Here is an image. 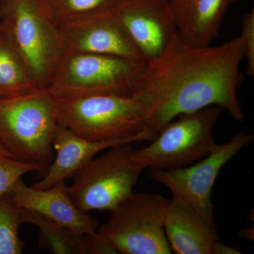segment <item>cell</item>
<instances>
[{
	"label": "cell",
	"mask_w": 254,
	"mask_h": 254,
	"mask_svg": "<svg viewBox=\"0 0 254 254\" xmlns=\"http://www.w3.org/2000/svg\"><path fill=\"white\" fill-rule=\"evenodd\" d=\"M179 38L193 46H208L218 38L230 6L240 0H167Z\"/></svg>",
	"instance_id": "obj_14"
},
{
	"label": "cell",
	"mask_w": 254,
	"mask_h": 254,
	"mask_svg": "<svg viewBox=\"0 0 254 254\" xmlns=\"http://www.w3.org/2000/svg\"><path fill=\"white\" fill-rule=\"evenodd\" d=\"M0 1H1V0H0Z\"/></svg>",
	"instance_id": "obj_25"
},
{
	"label": "cell",
	"mask_w": 254,
	"mask_h": 254,
	"mask_svg": "<svg viewBox=\"0 0 254 254\" xmlns=\"http://www.w3.org/2000/svg\"><path fill=\"white\" fill-rule=\"evenodd\" d=\"M131 144L112 147L73 175L68 193L81 212H110L133 193L145 168L133 158Z\"/></svg>",
	"instance_id": "obj_6"
},
{
	"label": "cell",
	"mask_w": 254,
	"mask_h": 254,
	"mask_svg": "<svg viewBox=\"0 0 254 254\" xmlns=\"http://www.w3.org/2000/svg\"><path fill=\"white\" fill-rule=\"evenodd\" d=\"M134 143L132 140L96 141L86 139L58 123L53 138L56 156L41 181L32 185L38 190H47L55 184L66 181L100 152L117 145Z\"/></svg>",
	"instance_id": "obj_15"
},
{
	"label": "cell",
	"mask_w": 254,
	"mask_h": 254,
	"mask_svg": "<svg viewBox=\"0 0 254 254\" xmlns=\"http://www.w3.org/2000/svg\"><path fill=\"white\" fill-rule=\"evenodd\" d=\"M0 25L36 86L48 87L66 50L43 1L1 0Z\"/></svg>",
	"instance_id": "obj_4"
},
{
	"label": "cell",
	"mask_w": 254,
	"mask_h": 254,
	"mask_svg": "<svg viewBox=\"0 0 254 254\" xmlns=\"http://www.w3.org/2000/svg\"><path fill=\"white\" fill-rule=\"evenodd\" d=\"M38 88L0 25V97L24 94Z\"/></svg>",
	"instance_id": "obj_17"
},
{
	"label": "cell",
	"mask_w": 254,
	"mask_h": 254,
	"mask_svg": "<svg viewBox=\"0 0 254 254\" xmlns=\"http://www.w3.org/2000/svg\"><path fill=\"white\" fill-rule=\"evenodd\" d=\"M65 50L146 63L110 10L71 18L58 26Z\"/></svg>",
	"instance_id": "obj_10"
},
{
	"label": "cell",
	"mask_w": 254,
	"mask_h": 254,
	"mask_svg": "<svg viewBox=\"0 0 254 254\" xmlns=\"http://www.w3.org/2000/svg\"><path fill=\"white\" fill-rule=\"evenodd\" d=\"M244 55L240 36L218 46L198 47L187 44L177 33L160 56L146 63L133 94L144 103L148 128L158 134L177 117L211 106L243 122L237 89Z\"/></svg>",
	"instance_id": "obj_1"
},
{
	"label": "cell",
	"mask_w": 254,
	"mask_h": 254,
	"mask_svg": "<svg viewBox=\"0 0 254 254\" xmlns=\"http://www.w3.org/2000/svg\"><path fill=\"white\" fill-rule=\"evenodd\" d=\"M170 199L156 193H134L110 211L97 232L118 254H170L164 216Z\"/></svg>",
	"instance_id": "obj_7"
},
{
	"label": "cell",
	"mask_w": 254,
	"mask_h": 254,
	"mask_svg": "<svg viewBox=\"0 0 254 254\" xmlns=\"http://www.w3.org/2000/svg\"><path fill=\"white\" fill-rule=\"evenodd\" d=\"M10 195L20 208L41 214L80 235L93 233L100 226L97 220L75 205L65 181L47 190H38L27 186L21 179Z\"/></svg>",
	"instance_id": "obj_12"
},
{
	"label": "cell",
	"mask_w": 254,
	"mask_h": 254,
	"mask_svg": "<svg viewBox=\"0 0 254 254\" xmlns=\"http://www.w3.org/2000/svg\"><path fill=\"white\" fill-rule=\"evenodd\" d=\"M23 223L21 208L11 195L0 198V254H21L25 244L19 237Z\"/></svg>",
	"instance_id": "obj_18"
},
{
	"label": "cell",
	"mask_w": 254,
	"mask_h": 254,
	"mask_svg": "<svg viewBox=\"0 0 254 254\" xmlns=\"http://www.w3.org/2000/svg\"><path fill=\"white\" fill-rule=\"evenodd\" d=\"M145 64L120 57L66 51L48 88L58 98L132 95Z\"/></svg>",
	"instance_id": "obj_5"
},
{
	"label": "cell",
	"mask_w": 254,
	"mask_h": 254,
	"mask_svg": "<svg viewBox=\"0 0 254 254\" xmlns=\"http://www.w3.org/2000/svg\"><path fill=\"white\" fill-rule=\"evenodd\" d=\"M50 17L59 26L71 18L113 8L118 0H42Z\"/></svg>",
	"instance_id": "obj_19"
},
{
	"label": "cell",
	"mask_w": 254,
	"mask_h": 254,
	"mask_svg": "<svg viewBox=\"0 0 254 254\" xmlns=\"http://www.w3.org/2000/svg\"><path fill=\"white\" fill-rule=\"evenodd\" d=\"M241 252L237 250L235 247H231L225 245L220 242V240L217 241L214 244L213 249H212L211 254H240Z\"/></svg>",
	"instance_id": "obj_23"
},
{
	"label": "cell",
	"mask_w": 254,
	"mask_h": 254,
	"mask_svg": "<svg viewBox=\"0 0 254 254\" xmlns=\"http://www.w3.org/2000/svg\"><path fill=\"white\" fill-rule=\"evenodd\" d=\"M58 98L48 87L0 97V142L16 160L39 165L46 175L53 159Z\"/></svg>",
	"instance_id": "obj_3"
},
{
	"label": "cell",
	"mask_w": 254,
	"mask_h": 254,
	"mask_svg": "<svg viewBox=\"0 0 254 254\" xmlns=\"http://www.w3.org/2000/svg\"><path fill=\"white\" fill-rule=\"evenodd\" d=\"M23 223L39 230L38 247L53 254H86L84 235H80L58 222L31 210L21 208Z\"/></svg>",
	"instance_id": "obj_16"
},
{
	"label": "cell",
	"mask_w": 254,
	"mask_h": 254,
	"mask_svg": "<svg viewBox=\"0 0 254 254\" xmlns=\"http://www.w3.org/2000/svg\"><path fill=\"white\" fill-rule=\"evenodd\" d=\"M86 254H117L113 246L98 232L84 235Z\"/></svg>",
	"instance_id": "obj_22"
},
{
	"label": "cell",
	"mask_w": 254,
	"mask_h": 254,
	"mask_svg": "<svg viewBox=\"0 0 254 254\" xmlns=\"http://www.w3.org/2000/svg\"><path fill=\"white\" fill-rule=\"evenodd\" d=\"M110 11L146 63L160 56L177 33L167 0H118Z\"/></svg>",
	"instance_id": "obj_11"
},
{
	"label": "cell",
	"mask_w": 254,
	"mask_h": 254,
	"mask_svg": "<svg viewBox=\"0 0 254 254\" xmlns=\"http://www.w3.org/2000/svg\"><path fill=\"white\" fill-rule=\"evenodd\" d=\"M245 59L247 62V73L254 76V11L252 9L242 18V31Z\"/></svg>",
	"instance_id": "obj_21"
},
{
	"label": "cell",
	"mask_w": 254,
	"mask_h": 254,
	"mask_svg": "<svg viewBox=\"0 0 254 254\" xmlns=\"http://www.w3.org/2000/svg\"><path fill=\"white\" fill-rule=\"evenodd\" d=\"M164 229L172 252L177 254H211L214 244L220 240L215 220L180 198L170 200Z\"/></svg>",
	"instance_id": "obj_13"
},
{
	"label": "cell",
	"mask_w": 254,
	"mask_h": 254,
	"mask_svg": "<svg viewBox=\"0 0 254 254\" xmlns=\"http://www.w3.org/2000/svg\"><path fill=\"white\" fill-rule=\"evenodd\" d=\"M221 109L211 106L184 114L167 124L149 145L134 150L133 157L145 168L174 170L198 161L217 145L213 129Z\"/></svg>",
	"instance_id": "obj_8"
},
{
	"label": "cell",
	"mask_w": 254,
	"mask_h": 254,
	"mask_svg": "<svg viewBox=\"0 0 254 254\" xmlns=\"http://www.w3.org/2000/svg\"><path fill=\"white\" fill-rule=\"evenodd\" d=\"M31 172H37L41 177H43V169L36 164L14 158L0 160V198L11 194L18 180Z\"/></svg>",
	"instance_id": "obj_20"
},
{
	"label": "cell",
	"mask_w": 254,
	"mask_h": 254,
	"mask_svg": "<svg viewBox=\"0 0 254 254\" xmlns=\"http://www.w3.org/2000/svg\"><path fill=\"white\" fill-rule=\"evenodd\" d=\"M254 140V132L242 130L198 161L174 170L150 168V178L168 187L173 198H180L194 207L206 218L214 219L212 190L222 168Z\"/></svg>",
	"instance_id": "obj_9"
},
{
	"label": "cell",
	"mask_w": 254,
	"mask_h": 254,
	"mask_svg": "<svg viewBox=\"0 0 254 254\" xmlns=\"http://www.w3.org/2000/svg\"><path fill=\"white\" fill-rule=\"evenodd\" d=\"M9 158H14V157L12 156L9 152L6 150V148L3 146V145L1 144V142H0V160H3V159H9Z\"/></svg>",
	"instance_id": "obj_24"
},
{
	"label": "cell",
	"mask_w": 254,
	"mask_h": 254,
	"mask_svg": "<svg viewBox=\"0 0 254 254\" xmlns=\"http://www.w3.org/2000/svg\"><path fill=\"white\" fill-rule=\"evenodd\" d=\"M58 123L91 141H151L144 103L135 95L58 98Z\"/></svg>",
	"instance_id": "obj_2"
}]
</instances>
